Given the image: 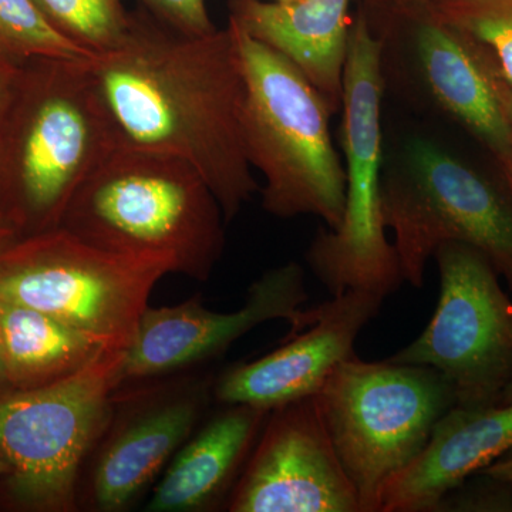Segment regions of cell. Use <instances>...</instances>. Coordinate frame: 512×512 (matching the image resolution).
I'll use <instances>...</instances> for the list:
<instances>
[{"label":"cell","mask_w":512,"mask_h":512,"mask_svg":"<svg viewBox=\"0 0 512 512\" xmlns=\"http://www.w3.org/2000/svg\"><path fill=\"white\" fill-rule=\"evenodd\" d=\"M117 144L184 158L235 220L259 191L245 151V77L234 28L180 32L133 13L123 40L87 62Z\"/></svg>","instance_id":"obj_1"},{"label":"cell","mask_w":512,"mask_h":512,"mask_svg":"<svg viewBox=\"0 0 512 512\" xmlns=\"http://www.w3.org/2000/svg\"><path fill=\"white\" fill-rule=\"evenodd\" d=\"M87 62L23 60L0 99V215L20 238L59 228L117 147Z\"/></svg>","instance_id":"obj_2"},{"label":"cell","mask_w":512,"mask_h":512,"mask_svg":"<svg viewBox=\"0 0 512 512\" xmlns=\"http://www.w3.org/2000/svg\"><path fill=\"white\" fill-rule=\"evenodd\" d=\"M220 202L184 158L117 147L73 195L59 228L86 244L210 279L225 248Z\"/></svg>","instance_id":"obj_3"},{"label":"cell","mask_w":512,"mask_h":512,"mask_svg":"<svg viewBox=\"0 0 512 512\" xmlns=\"http://www.w3.org/2000/svg\"><path fill=\"white\" fill-rule=\"evenodd\" d=\"M229 23L245 77V151L264 175L265 211L313 215L335 231L345 215L346 170L330 136L328 101L288 59Z\"/></svg>","instance_id":"obj_4"},{"label":"cell","mask_w":512,"mask_h":512,"mask_svg":"<svg viewBox=\"0 0 512 512\" xmlns=\"http://www.w3.org/2000/svg\"><path fill=\"white\" fill-rule=\"evenodd\" d=\"M313 399L362 512H379L384 485L419 457L437 421L457 406L439 370L356 355L335 367Z\"/></svg>","instance_id":"obj_5"},{"label":"cell","mask_w":512,"mask_h":512,"mask_svg":"<svg viewBox=\"0 0 512 512\" xmlns=\"http://www.w3.org/2000/svg\"><path fill=\"white\" fill-rule=\"evenodd\" d=\"M380 215L413 288H423L440 245L461 242L487 256L512 291V194L444 148L424 138L406 144L382 175Z\"/></svg>","instance_id":"obj_6"},{"label":"cell","mask_w":512,"mask_h":512,"mask_svg":"<svg viewBox=\"0 0 512 512\" xmlns=\"http://www.w3.org/2000/svg\"><path fill=\"white\" fill-rule=\"evenodd\" d=\"M383 42L365 13L352 20L343 76L346 208L335 231L320 228L306 254L332 295L370 289L389 295L403 284L399 259L380 215Z\"/></svg>","instance_id":"obj_7"},{"label":"cell","mask_w":512,"mask_h":512,"mask_svg":"<svg viewBox=\"0 0 512 512\" xmlns=\"http://www.w3.org/2000/svg\"><path fill=\"white\" fill-rule=\"evenodd\" d=\"M126 350H109L72 377L0 393V457L10 498L35 511L76 510L80 468L113 417Z\"/></svg>","instance_id":"obj_8"},{"label":"cell","mask_w":512,"mask_h":512,"mask_svg":"<svg viewBox=\"0 0 512 512\" xmlns=\"http://www.w3.org/2000/svg\"><path fill=\"white\" fill-rule=\"evenodd\" d=\"M170 266L113 254L63 228L20 238L0 256V299L47 313L106 349L126 350Z\"/></svg>","instance_id":"obj_9"},{"label":"cell","mask_w":512,"mask_h":512,"mask_svg":"<svg viewBox=\"0 0 512 512\" xmlns=\"http://www.w3.org/2000/svg\"><path fill=\"white\" fill-rule=\"evenodd\" d=\"M440 296L423 333L389 360L439 370L457 406L500 404L512 382V301L487 256L461 242L434 252Z\"/></svg>","instance_id":"obj_10"},{"label":"cell","mask_w":512,"mask_h":512,"mask_svg":"<svg viewBox=\"0 0 512 512\" xmlns=\"http://www.w3.org/2000/svg\"><path fill=\"white\" fill-rule=\"evenodd\" d=\"M228 510L362 512L313 396L271 410Z\"/></svg>","instance_id":"obj_11"},{"label":"cell","mask_w":512,"mask_h":512,"mask_svg":"<svg viewBox=\"0 0 512 512\" xmlns=\"http://www.w3.org/2000/svg\"><path fill=\"white\" fill-rule=\"evenodd\" d=\"M308 299L302 266L289 262L256 279L244 306L235 312H212L197 299L163 308L148 306L124 352V382L167 375L221 355L269 320H286L291 326L288 336L296 335L315 322V308L302 311Z\"/></svg>","instance_id":"obj_12"},{"label":"cell","mask_w":512,"mask_h":512,"mask_svg":"<svg viewBox=\"0 0 512 512\" xmlns=\"http://www.w3.org/2000/svg\"><path fill=\"white\" fill-rule=\"evenodd\" d=\"M386 296L370 289H348L315 306L308 328L288 336L281 348L252 362L231 367L215 384L225 404L272 410L318 392L343 360L355 356V343L376 318Z\"/></svg>","instance_id":"obj_13"},{"label":"cell","mask_w":512,"mask_h":512,"mask_svg":"<svg viewBox=\"0 0 512 512\" xmlns=\"http://www.w3.org/2000/svg\"><path fill=\"white\" fill-rule=\"evenodd\" d=\"M512 450V403L454 406L419 457L390 478L379 512L437 511L448 494Z\"/></svg>","instance_id":"obj_14"},{"label":"cell","mask_w":512,"mask_h":512,"mask_svg":"<svg viewBox=\"0 0 512 512\" xmlns=\"http://www.w3.org/2000/svg\"><path fill=\"white\" fill-rule=\"evenodd\" d=\"M417 62L431 96L490 154L512 194V134L483 63L457 32L414 10Z\"/></svg>","instance_id":"obj_15"},{"label":"cell","mask_w":512,"mask_h":512,"mask_svg":"<svg viewBox=\"0 0 512 512\" xmlns=\"http://www.w3.org/2000/svg\"><path fill=\"white\" fill-rule=\"evenodd\" d=\"M350 0H229V20L288 59L328 101L342 109L349 50Z\"/></svg>","instance_id":"obj_16"},{"label":"cell","mask_w":512,"mask_h":512,"mask_svg":"<svg viewBox=\"0 0 512 512\" xmlns=\"http://www.w3.org/2000/svg\"><path fill=\"white\" fill-rule=\"evenodd\" d=\"M202 406L200 390L168 394L121 424L94 466L97 510L121 511L133 503L190 437Z\"/></svg>","instance_id":"obj_17"},{"label":"cell","mask_w":512,"mask_h":512,"mask_svg":"<svg viewBox=\"0 0 512 512\" xmlns=\"http://www.w3.org/2000/svg\"><path fill=\"white\" fill-rule=\"evenodd\" d=\"M271 410L228 404L181 451L148 501V512L204 511L227 493Z\"/></svg>","instance_id":"obj_18"},{"label":"cell","mask_w":512,"mask_h":512,"mask_svg":"<svg viewBox=\"0 0 512 512\" xmlns=\"http://www.w3.org/2000/svg\"><path fill=\"white\" fill-rule=\"evenodd\" d=\"M0 350L10 390L62 382L109 352L52 316L0 299Z\"/></svg>","instance_id":"obj_19"},{"label":"cell","mask_w":512,"mask_h":512,"mask_svg":"<svg viewBox=\"0 0 512 512\" xmlns=\"http://www.w3.org/2000/svg\"><path fill=\"white\" fill-rule=\"evenodd\" d=\"M416 10L473 43L512 84V0H429Z\"/></svg>","instance_id":"obj_20"},{"label":"cell","mask_w":512,"mask_h":512,"mask_svg":"<svg viewBox=\"0 0 512 512\" xmlns=\"http://www.w3.org/2000/svg\"><path fill=\"white\" fill-rule=\"evenodd\" d=\"M0 52L30 59L90 60L94 55L52 25L35 0H0Z\"/></svg>","instance_id":"obj_21"},{"label":"cell","mask_w":512,"mask_h":512,"mask_svg":"<svg viewBox=\"0 0 512 512\" xmlns=\"http://www.w3.org/2000/svg\"><path fill=\"white\" fill-rule=\"evenodd\" d=\"M57 30L94 56L119 45L133 12L124 0H35Z\"/></svg>","instance_id":"obj_22"},{"label":"cell","mask_w":512,"mask_h":512,"mask_svg":"<svg viewBox=\"0 0 512 512\" xmlns=\"http://www.w3.org/2000/svg\"><path fill=\"white\" fill-rule=\"evenodd\" d=\"M148 12L188 35H207L217 30L205 0H141Z\"/></svg>","instance_id":"obj_23"},{"label":"cell","mask_w":512,"mask_h":512,"mask_svg":"<svg viewBox=\"0 0 512 512\" xmlns=\"http://www.w3.org/2000/svg\"><path fill=\"white\" fill-rule=\"evenodd\" d=\"M470 46L473 47L478 59L483 63L485 72L488 74V79H490L491 86H493L494 92L497 94L501 106H503L505 117H507L508 124H510L512 134V84L505 79L503 74L500 73V70L495 67V64L491 62V60L488 59L480 49H477L473 43H470Z\"/></svg>","instance_id":"obj_24"},{"label":"cell","mask_w":512,"mask_h":512,"mask_svg":"<svg viewBox=\"0 0 512 512\" xmlns=\"http://www.w3.org/2000/svg\"><path fill=\"white\" fill-rule=\"evenodd\" d=\"M480 476L491 478L497 483L511 485L512 487V450L497 458L490 466L480 471Z\"/></svg>","instance_id":"obj_25"},{"label":"cell","mask_w":512,"mask_h":512,"mask_svg":"<svg viewBox=\"0 0 512 512\" xmlns=\"http://www.w3.org/2000/svg\"><path fill=\"white\" fill-rule=\"evenodd\" d=\"M375 5L389 8L399 15H409L413 10L419 9L420 6L426 5L429 0H372Z\"/></svg>","instance_id":"obj_26"},{"label":"cell","mask_w":512,"mask_h":512,"mask_svg":"<svg viewBox=\"0 0 512 512\" xmlns=\"http://www.w3.org/2000/svg\"><path fill=\"white\" fill-rule=\"evenodd\" d=\"M18 239H20L18 232L0 215V256L5 254Z\"/></svg>","instance_id":"obj_27"},{"label":"cell","mask_w":512,"mask_h":512,"mask_svg":"<svg viewBox=\"0 0 512 512\" xmlns=\"http://www.w3.org/2000/svg\"><path fill=\"white\" fill-rule=\"evenodd\" d=\"M18 63L19 62H16V60L10 59V57L0 52V99H2L3 92H5L10 77H12L13 72H15Z\"/></svg>","instance_id":"obj_28"},{"label":"cell","mask_w":512,"mask_h":512,"mask_svg":"<svg viewBox=\"0 0 512 512\" xmlns=\"http://www.w3.org/2000/svg\"><path fill=\"white\" fill-rule=\"evenodd\" d=\"M9 386L6 382L5 366H3L2 350H0V393L8 392Z\"/></svg>","instance_id":"obj_29"},{"label":"cell","mask_w":512,"mask_h":512,"mask_svg":"<svg viewBox=\"0 0 512 512\" xmlns=\"http://www.w3.org/2000/svg\"><path fill=\"white\" fill-rule=\"evenodd\" d=\"M505 403H512V382H511L510 386H508L507 392L504 393L503 400H501L500 404H505Z\"/></svg>","instance_id":"obj_30"},{"label":"cell","mask_w":512,"mask_h":512,"mask_svg":"<svg viewBox=\"0 0 512 512\" xmlns=\"http://www.w3.org/2000/svg\"><path fill=\"white\" fill-rule=\"evenodd\" d=\"M8 471V464H6L5 461L2 460V457H0V477L6 476V474H8Z\"/></svg>","instance_id":"obj_31"},{"label":"cell","mask_w":512,"mask_h":512,"mask_svg":"<svg viewBox=\"0 0 512 512\" xmlns=\"http://www.w3.org/2000/svg\"><path fill=\"white\" fill-rule=\"evenodd\" d=\"M275 2H293V0H275Z\"/></svg>","instance_id":"obj_32"}]
</instances>
